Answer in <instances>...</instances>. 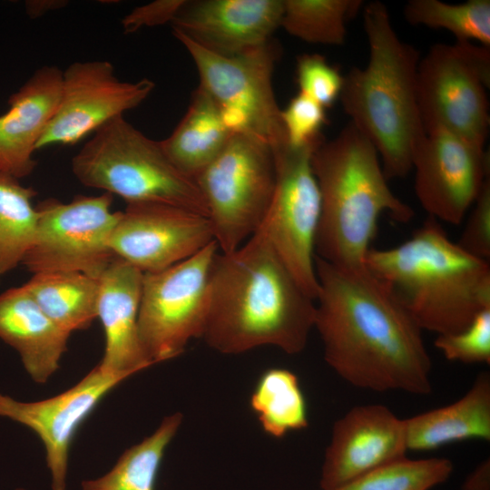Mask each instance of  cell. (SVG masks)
<instances>
[{"instance_id": "cell-7", "label": "cell", "mask_w": 490, "mask_h": 490, "mask_svg": "<svg viewBox=\"0 0 490 490\" xmlns=\"http://www.w3.org/2000/svg\"><path fill=\"white\" fill-rule=\"evenodd\" d=\"M194 180L219 250L233 251L257 231L268 211L276 182L272 148L255 135L233 132Z\"/></svg>"}, {"instance_id": "cell-35", "label": "cell", "mask_w": 490, "mask_h": 490, "mask_svg": "<svg viewBox=\"0 0 490 490\" xmlns=\"http://www.w3.org/2000/svg\"><path fill=\"white\" fill-rule=\"evenodd\" d=\"M185 3L186 0H156L138 6L122 18L123 31L132 34L142 27L172 23Z\"/></svg>"}, {"instance_id": "cell-29", "label": "cell", "mask_w": 490, "mask_h": 490, "mask_svg": "<svg viewBox=\"0 0 490 490\" xmlns=\"http://www.w3.org/2000/svg\"><path fill=\"white\" fill-rule=\"evenodd\" d=\"M413 25L445 29L458 42L477 41L490 47V1L469 0L452 5L439 0H409L404 7Z\"/></svg>"}, {"instance_id": "cell-19", "label": "cell", "mask_w": 490, "mask_h": 490, "mask_svg": "<svg viewBox=\"0 0 490 490\" xmlns=\"http://www.w3.org/2000/svg\"><path fill=\"white\" fill-rule=\"evenodd\" d=\"M142 278L139 269L115 257L98 279L97 318L105 338L98 366L106 372L132 376L153 364L143 349L138 329Z\"/></svg>"}, {"instance_id": "cell-32", "label": "cell", "mask_w": 490, "mask_h": 490, "mask_svg": "<svg viewBox=\"0 0 490 490\" xmlns=\"http://www.w3.org/2000/svg\"><path fill=\"white\" fill-rule=\"evenodd\" d=\"M297 82L299 93L324 108L339 99L344 76L318 54H303L297 58Z\"/></svg>"}, {"instance_id": "cell-26", "label": "cell", "mask_w": 490, "mask_h": 490, "mask_svg": "<svg viewBox=\"0 0 490 490\" xmlns=\"http://www.w3.org/2000/svg\"><path fill=\"white\" fill-rule=\"evenodd\" d=\"M263 431L281 438L309 425L307 404L299 378L292 371L273 368L260 377L250 399Z\"/></svg>"}, {"instance_id": "cell-23", "label": "cell", "mask_w": 490, "mask_h": 490, "mask_svg": "<svg viewBox=\"0 0 490 490\" xmlns=\"http://www.w3.org/2000/svg\"><path fill=\"white\" fill-rule=\"evenodd\" d=\"M231 134L216 103L198 86L184 116L160 143L172 162L194 179L220 152Z\"/></svg>"}, {"instance_id": "cell-31", "label": "cell", "mask_w": 490, "mask_h": 490, "mask_svg": "<svg viewBox=\"0 0 490 490\" xmlns=\"http://www.w3.org/2000/svg\"><path fill=\"white\" fill-rule=\"evenodd\" d=\"M435 347L451 361L490 363V308L481 311L464 330L437 335Z\"/></svg>"}, {"instance_id": "cell-5", "label": "cell", "mask_w": 490, "mask_h": 490, "mask_svg": "<svg viewBox=\"0 0 490 490\" xmlns=\"http://www.w3.org/2000/svg\"><path fill=\"white\" fill-rule=\"evenodd\" d=\"M320 193L315 256L339 268L363 270L384 212L399 222L415 216L390 190L375 146L350 122L311 156Z\"/></svg>"}, {"instance_id": "cell-4", "label": "cell", "mask_w": 490, "mask_h": 490, "mask_svg": "<svg viewBox=\"0 0 490 490\" xmlns=\"http://www.w3.org/2000/svg\"><path fill=\"white\" fill-rule=\"evenodd\" d=\"M365 263L422 330L457 333L490 308L488 260L465 251L431 216L398 246L371 249Z\"/></svg>"}, {"instance_id": "cell-10", "label": "cell", "mask_w": 490, "mask_h": 490, "mask_svg": "<svg viewBox=\"0 0 490 490\" xmlns=\"http://www.w3.org/2000/svg\"><path fill=\"white\" fill-rule=\"evenodd\" d=\"M215 240L163 270L143 273L138 313L139 336L153 363L174 358L204 330Z\"/></svg>"}, {"instance_id": "cell-28", "label": "cell", "mask_w": 490, "mask_h": 490, "mask_svg": "<svg viewBox=\"0 0 490 490\" xmlns=\"http://www.w3.org/2000/svg\"><path fill=\"white\" fill-rule=\"evenodd\" d=\"M362 5L361 0H283L280 26L309 44L342 45L347 23Z\"/></svg>"}, {"instance_id": "cell-6", "label": "cell", "mask_w": 490, "mask_h": 490, "mask_svg": "<svg viewBox=\"0 0 490 490\" xmlns=\"http://www.w3.org/2000/svg\"><path fill=\"white\" fill-rule=\"evenodd\" d=\"M72 170L84 186L116 194L130 203H161L208 217L195 180L152 140L119 116L96 132L73 158Z\"/></svg>"}, {"instance_id": "cell-38", "label": "cell", "mask_w": 490, "mask_h": 490, "mask_svg": "<svg viewBox=\"0 0 490 490\" xmlns=\"http://www.w3.org/2000/svg\"><path fill=\"white\" fill-rule=\"evenodd\" d=\"M16 490H24V489H20V488H19V489H16Z\"/></svg>"}, {"instance_id": "cell-8", "label": "cell", "mask_w": 490, "mask_h": 490, "mask_svg": "<svg viewBox=\"0 0 490 490\" xmlns=\"http://www.w3.org/2000/svg\"><path fill=\"white\" fill-rule=\"evenodd\" d=\"M490 47L436 44L420 58L418 109L425 131L444 129L485 148L489 132Z\"/></svg>"}, {"instance_id": "cell-25", "label": "cell", "mask_w": 490, "mask_h": 490, "mask_svg": "<svg viewBox=\"0 0 490 490\" xmlns=\"http://www.w3.org/2000/svg\"><path fill=\"white\" fill-rule=\"evenodd\" d=\"M182 422L179 412L166 416L158 428L127 449L103 476L84 480L83 490H154L164 452Z\"/></svg>"}, {"instance_id": "cell-24", "label": "cell", "mask_w": 490, "mask_h": 490, "mask_svg": "<svg viewBox=\"0 0 490 490\" xmlns=\"http://www.w3.org/2000/svg\"><path fill=\"white\" fill-rule=\"evenodd\" d=\"M24 287L42 310L70 334L97 318L99 279L75 271L33 274Z\"/></svg>"}, {"instance_id": "cell-18", "label": "cell", "mask_w": 490, "mask_h": 490, "mask_svg": "<svg viewBox=\"0 0 490 490\" xmlns=\"http://www.w3.org/2000/svg\"><path fill=\"white\" fill-rule=\"evenodd\" d=\"M282 13L283 0L186 1L172 25L204 49L231 57L270 42Z\"/></svg>"}, {"instance_id": "cell-37", "label": "cell", "mask_w": 490, "mask_h": 490, "mask_svg": "<svg viewBox=\"0 0 490 490\" xmlns=\"http://www.w3.org/2000/svg\"><path fill=\"white\" fill-rule=\"evenodd\" d=\"M66 2L64 1H56V0H37V1H28L26 4L27 13L32 17H38L48 11L54 10L57 8L63 7Z\"/></svg>"}, {"instance_id": "cell-12", "label": "cell", "mask_w": 490, "mask_h": 490, "mask_svg": "<svg viewBox=\"0 0 490 490\" xmlns=\"http://www.w3.org/2000/svg\"><path fill=\"white\" fill-rule=\"evenodd\" d=\"M112 202L108 192L79 195L69 203L41 201L35 236L22 263L33 274L75 271L98 279L116 257L109 240L121 211L113 212Z\"/></svg>"}, {"instance_id": "cell-13", "label": "cell", "mask_w": 490, "mask_h": 490, "mask_svg": "<svg viewBox=\"0 0 490 490\" xmlns=\"http://www.w3.org/2000/svg\"><path fill=\"white\" fill-rule=\"evenodd\" d=\"M415 192L428 216L460 224L489 177L485 148L444 129L426 132L412 160Z\"/></svg>"}, {"instance_id": "cell-33", "label": "cell", "mask_w": 490, "mask_h": 490, "mask_svg": "<svg viewBox=\"0 0 490 490\" xmlns=\"http://www.w3.org/2000/svg\"><path fill=\"white\" fill-rule=\"evenodd\" d=\"M326 108L299 93L284 110L281 120L291 147H303L324 138L321 129L327 123Z\"/></svg>"}, {"instance_id": "cell-9", "label": "cell", "mask_w": 490, "mask_h": 490, "mask_svg": "<svg viewBox=\"0 0 490 490\" xmlns=\"http://www.w3.org/2000/svg\"><path fill=\"white\" fill-rule=\"evenodd\" d=\"M172 34L189 52L199 73V86L216 103L232 133L255 135L268 142L273 152L288 145L272 86L279 54L272 41L226 57L204 49L177 31Z\"/></svg>"}, {"instance_id": "cell-16", "label": "cell", "mask_w": 490, "mask_h": 490, "mask_svg": "<svg viewBox=\"0 0 490 490\" xmlns=\"http://www.w3.org/2000/svg\"><path fill=\"white\" fill-rule=\"evenodd\" d=\"M128 374L110 373L99 366L66 391L35 402H22L0 393V416L33 430L45 448L53 490H65L69 448L82 422Z\"/></svg>"}, {"instance_id": "cell-21", "label": "cell", "mask_w": 490, "mask_h": 490, "mask_svg": "<svg viewBox=\"0 0 490 490\" xmlns=\"http://www.w3.org/2000/svg\"><path fill=\"white\" fill-rule=\"evenodd\" d=\"M69 337L24 286L0 294V338L19 353L24 369L36 383L44 384L59 368Z\"/></svg>"}, {"instance_id": "cell-30", "label": "cell", "mask_w": 490, "mask_h": 490, "mask_svg": "<svg viewBox=\"0 0 490 490\" xmlns=\"http://www.w3.org/2000/svg\"><path fill=\"white\" fill-rule=\"evenodd\" d=\"M453 472L449 459L432 457L387 463L338 490H429L445 482Z\"/></svg>"}, {"instance_id": "cell-11", "label": "cell", "mask_w": 490, "mask_h": 490, "mask_svg": "<svg viewBox=\"0 0 490 490\" xmlns=\"http://www.w3.org/2000/svg\"><path fill=\"white\" fill-rule=\"evenodd\" d=\"M324 141L297 148L288 144L273 152L275 188L257 230L267 238L301 289L314 300L318 291L315 241L321 201L311 156Z\"/></svg>"}, {"instance_id": "cell-1", "label": "cell", "mask_w": 490, "mask_h": 490, "mask_svg": "<svg viewBox=\"0 0 490 490\" xmlns=\"http://www.w3.org/2000/svg\"><path fill=\"white\" fill-rule=\"evenodd\" d=\"M315 270L314 328L327 364L359 388L429 394L423 330L387 286L368 269H343L317 256Z\"/></svg>"}, {"instance_id": "cell-3", "label": "cell", "mask_w": 490, "mask_h": 490, "mask_svg": "<svg viewBox=\"0 0 490 490\" xmlns=\"http://www.w3.org/2000/svg\"><path fill=\"white\" fill-rule=\"evenodd\" d=\"M363 25L368 61L344 75L339 100L350 122L375 146L387 179L403 178L426 135L416 95L421 57L399 39L383 3L364 6Z\"/></svg>"}, {"instance_id": "cell-15", "label": "cell", "mask_w": 490, "mask_h": 490, "mask_svg": "<svg viewBox=\"0 0 490 490\" xmlns=\"http://www.w3.org/2000/svg\"><path fill=\"white\" fill-rule=\"evenodd\" d=\"M214 240L208 217L161 203H130L109 240L113 254L142 273L163 270Z\"/></svg>"}, {"instance_id": "cell-2", "label": "cell", "mask_w": 490, "mask_h": 490, "mask_svg": "<svg viewBox=\"0 0 490 490\" xmlns=\"http://www.w3.org/2000/svg\"><path fill=\"white\" fill-rule=\"evenodd\" d=\"M315 311V300L256 231L235 250L215 256L201 338L225 355L263 346L296 355L306 348Z\"/></svg>"}, {"instance_id": "cell-34", "label": "cell", "mask_w": 490, "mask_h": 490, "mask_svg": "<svg viewBox=\"0 0 490 490\" xmlns=\"http://www.w3.org/2000/svg\"><path fill=\"white\" fill-rule=\"evenodd\" d=\"M459 240L456 242L465 251L479 259H490V176L472 205Z\"/></svg>"}, {"instance_id": "cell-36", "label": "cell", "mask_w": 490, "mask_h": 490, "mask_svg": "<svg viewBox=\"0 0 490 490\" xmlns=\"http://www.w3.org/2000/svg\"><path fill=\"white\" fill-rule=\"evenodd\" d=\"M461 490H490V462H482L467 477Z\"/></svg>"}, {"instance_id": "cell-17", "label": "cell", "mask_w": 490, "mask_h": 490, "mask_svg": "<svg viewBox=\"0 0 490 490\" xmlns=\"http://www.w3.org/2000/svg\"><path fill=\"white\" fill-rule=\"evenodd\" d=\"M407 451L405 419L384 405L355 406L333 425L320 488L338 490Z\"/></svg>"}, {"instance_id": "cell-14", "label": "cell", "mask_w": 490, "mask_h": 490, "mask_svg": "<svg viewBox=\"0 0 490 490\" xmlns=\"http://www.w3.org/2000/svg\"><path fill=\"white\" fill-rule=\"evenodd\" d=\"M148 78L121 81L108 61L74 62L63 72L58 109L36 144H74L140 105L153 91Z\"/></svg>"}, {"instance_id": "cell-27", "label": "cell", "mask_w": 490, "mask_h": 490, "mask_svg": "<svg viewBox=\"0 0 490 490\" xmlns=\"http://www.w3.org/2000/svg\"><path fill=\"white\" fill-rule=\"evenodd\" d=\"M36 193L0 172V279L23 261L33 244L38 213L32 199Z\"/></svg>"}, {"instance_id": "cell-20", "label": "cell", "mask_w": 490, "mask_h": 490, "mask_svg": "<svg viewBox=\"0 0 490 490\" xmlns=\"http://www.w3.org/2000/svg\"><path fill=\"white\" fill-rule=\"evenodd\" d=\"M62 83V70L44 66L10 96L0 116V172L20 179L34 171L33 154L58 109Z\"/></svg>"}, {"instance_id": "cell-22", "label": "cell", "mask_w": 490, "mask_h": 490, "mask_svg": "<svg viewBox=\"0 0 490 490\" xmlns=\"http://www.w3.org/2000/svg\"><path fill=\"white\" fill-rule=\"evenodd\" d=\"M407 450L429 451L466 439L490 441V375L482 372L457 401L405 419Z\"/></svg>"}]
</instances>
